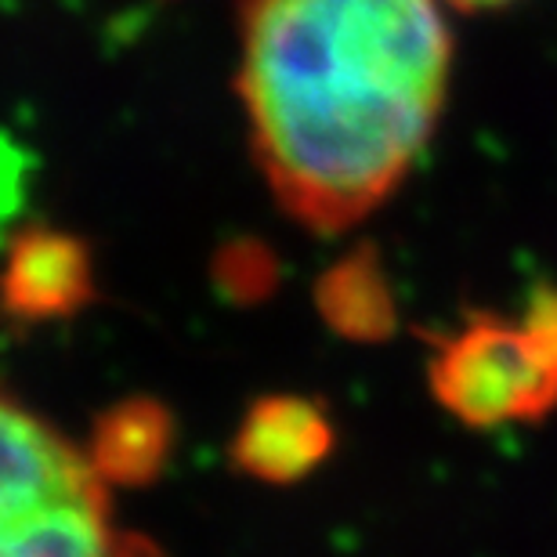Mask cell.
I'll use <instances>...</instances> for the list:
<instances>
[{"label":"cell","mask_w":557,"mask_h":557,"mask_svg":"<svg viewBox=\"0 0 557 557\" xmlns=\"http://www.w3.org/2000/svg\"><path fill=\"white\" fill-rule=\"evenodd\" d=\"M442 0H247L239 98L272 196L311 232L370 218L438 127Z\"/></svg>","instance_id":"6da1fadb"},{"label":"cell","mask_w":557,"mask_h":557,"mask_svg":"<svg viewBox=\"0 0 557 557\" xmlns=\"http://www.w3.org/2000/svg\"><path fill=\"white\" fill-rule=\"evenodd\" d=\"M0 423V557H163L116 525L109 482L87 449L15 398Z\"/></svg>","instance_id":"7a4b0ae2"},{"label":"cell","mask_w":557,"mask_h":557,"mask_svg":"<svg viewBox=\"0 0 557 557\" xmlns=\"http://www.w3.org/2000/svg\"><path fill=\"white\" fill-rule=\"evenodd\" d=\"M431 395L467 428L536 423L557 409V286H540L518 315L471 311L431 337Z\"/></svg>","instance_id":"3957f363"},{"label":"cell","mask_w":557,"mask_h":557,"mask_svg":"<svg viewBox=\"0 0 557 557\" xmlns=\"http://www.w3.org/2000/svg\"><path fill=\"white\" fill-rule=\"evenodd\" d=\"M95 300V261L81 236L29 225L8 243L4 308L18 322H59Z\"/></svg>","instance_id":"277c9868"},{"label":"cell","mask_w":557,"mask_h":557,"mask_svg":"<svg viewBox=\"0 0 557 557\" xmlns=\"http://www.w3.org/2000/svg\"><path fill=\"white\" fill-rule=\"evenodd\" d=\"M333 449L326 406L305 395H264L243 413L228 456L239 474L264 485H294Z\"/></svg>","instance_id":"5b68a950"},{"label":"cell","mask_w":557,"mask_h":557,"mask_svg":"<svg viewBox=\"0 0 557 557\" xmlns=\"http://www.w3.org/2000/svg\"><path fill=\"white\" fill-rule=\"evenodd\" d=\"M84 449L109 485H152L171 463L174 413L156 398H124L95 420Z\"/></svg>","instance_id":"8992f818"},{"label":"cell","mask_w":557,"mask_h":557,"mask_svg":"<svg viewBox=\"0 0 557 557\" xmlns=\"http://www.w3.org/2000/svg\"><path fill=\"white\" fill-rule=\"evenodd\" d=\"M315 308L333 333L355 344H381L398 326L392 283L373 247L351 250L322 272L315 283Z\"/></svg>","instance_id":"52a82bcc"},{"label":"cell","mask_w":557,"mask_h":557,"mask_svg":"<svg viewBox=\"0 0 557 557\" xmlns=\"http://www.w3.org/2000/svg\"><path fill=\"white\" fill-rule=\"evenodd\" d=\"M214 275L232 300H258L269 294L275 283V258L261 243L239 239V243H228V247L218 253Z\"/></svg>","instance_id":"ba28073f"},{"label":"cell","mask_w":557,"mask_h":557,"mask_svg":"<svg viewBox=\"0 0 557 557\" xmlns=\"http://www.w3.org/2000/svg\"><path fill=\"white\" fill-rule=\"evenodd\" d=\"M460 8H499V4H510V0H453Z\"/></svg>","instance_id":"9c48e42d"}]
</instances>
